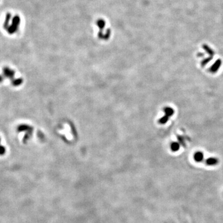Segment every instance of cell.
<instances>
[{
	"label": "cell",
	"instance_id": "cell-6",
	"mask_svg": "<svg viewBox=\"0 0 223 223\" xmlns=\"http://www.w3.org/2000/svg\"><path fill=\"white\" fill-rule=\"evenodd\" d=\"M169 119V117L165 115H164L161 118L160 120L159 121V122L161 124H162V125H164V124H165L167 122H168Z\"/></svg>",
	"mask_w": 223,
	"mask_h": 223
},
{
	"label": "cell",
	"instance_id": "cell-5",
	"mask_svg": "<svg viewBox=\"0 0 223 223\" xmlns=\"http://www.w3.org/2000/svg\"><path fill=\"white\" fill-rule=\"evenodd\" d=\"M170 148H171L172 151L173 152L179 151L180 149V143L177 142H172L171 145H170Z\"/></svg>",
	"mask_w": 223,
	"mask_h": 223
},
{
	"label": "cell",
	"instance_id": "cell-4",
	"mask_svg": "<svg viewBox=\"0 0 223 223\" xmlns=\"http://www.w3.org/2000/svg\"><path fill=\"white\" fill-rule=\"evenodd\" d=\"M164 112H165V115H166L167 116H168L169 117L172 116L174 114V112H175L174 110H173L172 107H166L164 108Z\"/></svg>",
	"mask_w": 223,
	"mask_h": 223
},
{
	"label": "cell",
	"instance_id": "cell-12",
	"mask_svg": "<svg viewBox=\"0 0 223 223\" xmlns=\"http://www.w3.org/2000/svg\"><path fill=\"white\" fill-rule=\"evenodd\" d=\"M0 141H1V139H0Z\"/></svg>",
	"mask_w": 223,
	"mask_h": 223
},
{
	"label": "cell",
	"instance_id": "cell-2",
	"mask_svg": "<svg viewBox=\"0 0 223 223\" xmlns=\"http://www.w3.org/2000/svg\"><path fill=\"white\" fill-rule=\"evenodd\" d=\"M194 160L197 162H201L204 159V155L203 153L201 151H197L195 153L194 156Z\"/></svg>",
	"mask_w": 223,
	"mask_h": 223
},
{
	"label": "cell",
	"instance_id": "cell-9",
	"mask_svg": "<svg viewBox=\"0 0 223 223\" xmlns=\"http://www.w3.org/2000/svg\"><path fill=\"white\" fill-rule=\"evenodd\" d=\"M177 138H178V140H179V142L180 143V145H183V146H185V142H184V139L182 138V137H180V136H177Z\"/></svg>",
	"mask_w": 223,
	"mask_h": 223
},
{
	"label": "cell",
	"instance_id": "cell-10",
	"mask_svg": "<svg viewBox=\"0 0 223 223\" xmlns=\"http://www.w3.org/2000/svg\"><path fill=\"white\" fill-rule=\"evenodd\" d=\"M6 153V149L2 146H0V155H4Z\"/></svg>",
	"mask_w": 223,
	"mask_h": 223
},
{
	"label": "cell",
	"instance_id": "cell-7",
	"mask_svg": "<svg viewBox=\"0 0 223 223\" xmlns=\"http://www.w3.org/2000/svg\"><path fill=\"white\" fill-rule=\"evenodd\" d=\"M211 59H212V57H211L205 58V59H204V60H203L202 62H201V65H202L203 66H205V65H206L208 64V63L209 62H210L211 61Z\"/></svg>",
	"mask_w": 223,
	"mask_h": 223
},
{
	"label": "cell",
	"instance_id": "cell-8",
	"mask_svg": "<svg viewBox=\"0 0 223 223\" xmlns=\"http://www.w3.org/2000/svg\"><path fill=\"white\" fill-rule=\"evenodd\" d=\"M204 49H205V50L206 51V52L208 53L209 54H210V55H211V56H213V55H214V52H213V51L212 50H211V49H210V48L209 47H208V46H206V45H204Z\"/></svg>",
	"mask_w": 223,
	"mask_h": 223
},
{
	"label": "cell",
	"instance_id": "cell-3",
	"mask_svg": "<svg viewBox=\"0 0 223 223\" xmlns=\"http://www.w3.org/2000/svg\"><path fill=\"white\" fill-rule=\"evenodd\" d=\"M219 161L216 157H209L206 160V164L208 165H215L218 163Z\"/></svg>",
	"mask_w": 223,
	"mask_h": 223
},
{
	"label": "cell",
	"instance_id": "cell-11",
	"mask_svg": "<svg viewBox=\"0 0 223 223\" xmlns=\"http://www.w3.org/2000/svg\"><path fill=\"white\" fill-rule=\"evenodd\" d=\"M1 76H0V81H1Z\"/></svg>",
	"mask_w": 223,
	"mask_h": 223
},
{
	"label": "cell",
	"instance_id": "cell-1",
	"mask_svg": "<svg viewBox=\"0 0 223 223\" xmlns=\"http://www.w3.org/2000/svg\"><path fill=\"white\" fill-rule=\"evenodd\" d=\"M221 63H222V62H221V60H220V59L217 60L216 61L214 62V63L211 66V68H210V71L211 73L217 72V71L219 70V68L221 67Z\"/></svg>",
	"mask_w": 223,
	"mask_h": 223
}]
</instances>
